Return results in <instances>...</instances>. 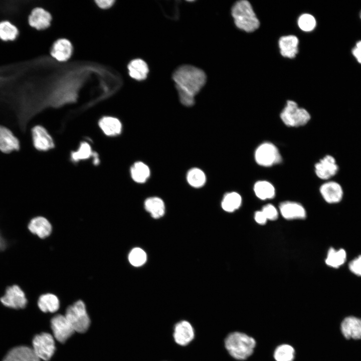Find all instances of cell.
Wrapping results in <instances>:
<instances>
[{"label":"cell","mask_w":361,"mask_h":361,"mask_svg":"<svg viewBox=\"0 0 361 361\" xmlns=\"http://www.w3.org/2000/svg\"><path fill=\"white\" fill-rule=\"evenodd\" d=\"M175 83L180 102L186 106L195 103V96L205 85L207 77L201 69L192 65H183L174 72Z\"/></svg>","instance_id":"1"},{"label":"cell","mask_w":361,"mask_h":361,"mask_svg":"<svg viewBox=\"0 0 361 361\" xmlns=\"http://www.w3.org/2000/svg\"><path fill=\"white\" fill-rule=\"evenodd\" d=\"M256 345V340L253 337L240 331L229 333L225 339L226 350L232 357L239 360L250 357Z\"/></svg>","instance_id":"2"},{"label":"cell","mask_w":361,"mask_h":361,"mask_svg":"<svg viewBox=\"0 0 361 361\" xmlns=\"http://www.w3.org/2000/svg\"><path fill=\"white\" fill-rule=\"evenodd\" d=\"M232 15L236 26L247 32H252L260 26L253 8L247 1L236 2L232 8Z\"/></svg>","instance_id":"3"},{"label":"cell","mask_w":361,"mask_h":361,"mask_svg":"<svg viewBox=\"0 0 361 361\" xmlns=\"http://www.w3.org/2000/svg\"><path fill=\"white\" fill-rule=\"evenodd\" d=\"M65 316L75 331L84 333L88 330L90 324V319L83 301L78 300L68 306Z\"/></svg>","instance_id":"4"},{"label":"cell","mask_w":361,"mask_h":361,"mask_svg":"<svg viewBox=\"0 0 361 361\" xmlns=\"http://www.w3.org/2000/svg\"><path fill=\"white\" fill-rule=\"evenodd\" d=\"M280 118L284 124L288 127H299L308 122L310 115L306 110L299 108L295 102L288 100L280 114Z\"/></svg>","instance_id":"5"},{"label":"cell","mask_w":361,"mask_h":361,"mask_svg":"<svg viewBox=\"0 0 361 361\" xmlns=\"http://www.w3.org/2000/svg\"><path fill=\"white\" fill-rule=\"evenodd\" d=\"M254 158L258 164L265 167L272 166L281 161V156L277 147L269 142H264L257 147Z\"/></svg>","instance_id":"6"},{"label":"cell","mask_w":361,"mask_h":361,"mask_svg":"<svg viewBox=\"0 0 361 361\" xmlns=\"http://www.w3.org/2000/svg\"><path fill=\"white\" fill-rule=\"evenodd\" d=\"M33 349L37 356L45 361H49L53 355L55 343L53 336L47 332L36 335L32 341Z\"/></svg>","instance_id":"7"},{"label":"cell","mask_w":361,"mask_h":361,"mask_svg":"<svg viewBox=\"0 0 361 361\" xmlns=\"http://www.w3.org/2000/svg\"><path fill=\"white\" fill-rule=\"evenodd\" d=\"M0 301L4 306L16 309L25 308L28 303L24 292L17 285L9 286Z\"/></svg>","instance_id":"8"},{"label":"cell","mask_w":361,"mask_h":361,"mask_svg":"<svg viewBox=\"0 0 361 361\" xmlns=\"http://www.w3.org/2000/svg\"><path fill=\"white\" fill-rule=\"evenodd\" d=\"M32 143L38 151H47L55 147L54 140L47 131L41 125H36L31 130Z\"/></svg>","instance_id":"9"},{"label":"cell","mask_w":361,"mask_h":361,"mask_svg":"<svg viewBox=\"0 0 361 361\" xmlns=\"http://www.w3.org/2000/svg\"><path fill=\"white\" fill-rule=\"evenodd\" d=\"M51 325L54 337L61 343H64L75 332L65 316L61 314L52 318Z\"/></svg>","instance_id":"10"},{"label":"cell","mask_w":361,"mask_h":361,"mask_svg":"<svg viewBox=\"0 0 361 361\" xmlns=\"http://www.w3.org/2000/svg\"><path fill=\"white\" fill-rule=\"evenodd\" d=\"M20 148L21 143L17 136L10 128L0 124V151L9 154Z\"/></svg>","instance_id":"11"},{"label":"cell","mask_w":361,"mask_h":361,"mask_svg":"<svg viewBox=\"0 0 361 361\" xmlns=\"http://www.w3.org/2000/svg\"><path fill=\"white\" fill-rule=\"evenodd\" d=\"M316 175L321 179L327 180L337 172L338 166L334 157L327 155L321 159L314 165Z\"/></svg>","instance_id":"12"},{"label":"cell","mask_w":361,"mask_h":361,"mask_svg":"<svg viewBox=\"0 0 361 361\" xmlns=\"http://www.w3.org/2000/svg\"><path fill=\"white\" fill-rule=\"evenodd\" d=\"M173 336L177 344L185 346L193 340L195 337L194 329L189 321L182 320L175 324Z\"/></svg>","instance_id":"13"},{"label":"cell","mask_w":361,"mask_h":361,"mask_svg":"<svg viewBox=\"0 0 361 361\" xmlns=\"http://www.w3.org/2000/svg\"><path fill=\"white\" fill-rule=\"evenodd\" d=\"M319 190L322 198L328 203H337L342 199V188L336 182L328 181L324 183L321 186Z\"/></svg>","instance_id":"14"},{"label":"cell","mask_w":361,"mask_h":361,"mask_svg":"<svg viewBox=\"0 0 361 361\" xmlns=\"http://www.w3.org/2000/svg\"><path fill=\"white\" fill-rule=\"evenodd\" d=\"M3 361H41L33 348L27 346H18L12 348Z\"/></svg>","instance_id":"15"},{"label":"cell","mask_w":361,"mask_h":361,"mask_svg":"<svg viewBox=\"0 0 361 361\" xmlns=\"http://www.w3.org/2000/svg\"><path fill=\"white\" fill-rule=\"evenodd\" d=\"M51 20V14L41 8L34 9L28 18L29 25L38 30H44L48 28Z\"/></svg>","instance_id":"16"},{"label":"cell","mask_w":361,"mask_h":361,"mask_svg":"<svg viewBox=\"0 0 361 361\" xmlns=\"http://www.w3.org/2000/svg\"><path fill=\"white\" fill-rule=\"evenodd\" d=\"M341 331L347 339H360L361 319L354 316L345 318L341 324Z\"/></svg>","instance_id":"17"},{"label":"cell","mask_w":361,"mask_h":361,"mask_svg":"<svg viewBox=\"0 0 361 361\" xmlns=\"http://www.w3.org/2000/svg\"><path fill=\"white\" fill-rule=\"evenodd\" d=\"M28 229L33 234L41 239L48 237L52 231V227L45 218L38 216L33 218L28 224Z\"/></svg>","instance_id":"18"},{"label":"cell","mask_w":361,"mask_h":361,"mask_svg":"<svg viewBox=\"0 0 361 361\" xmlns=\"http://www.w3.org/2000/svg\"><path fill=\"white\" fill-rule=\"evenodd\" d=\"M282 216L286 219H304L306 212L303 207L296 202H284L279 207Z\"/></svg>","instance_id":"19"},{"label":"cell","mask_w":361,"mask_h":361,"mask_svg":"<svg viewBox=\"0 0 361 361\" xmlns=\"http://www.w3.org/2000/svg\"><path fill=\"white\" fill-rule=\"evenodd\" d=\"M72 53V46L70 42L65 39L56 41L53 44L51 54L59 61H65L69 59Z\"/></svg>","instance_id":"20"},{"label":"cell","mask_w":361,"mask_h":361,"mask_svg":"<svg viewBox=\"0 0 361 361\" xmlns=\"http://www.w3.org/2000/svg\"><path fill=\"white\" fill-rule=\"evenodd\" d=\"M98 125L103 132L108 136H116L122 131V124L120 120L112 116H104L100 119Z\"/></svg>","instance_id":"21"},{"label":"cell","mask_w":361,"mask_h":361,"mask_svg":"<svg viewBox=\"0 0 361 361\" xmlns=\"http://www.w3.org/2000/svg\"><path fill=\"white\" fill-rule=\"evenodd\" d=\"M91 157H93L94 164L97 165L99 163L98 154L93 151L90 144L86 141L81 142L78 149L72 151L70 155L71 160L74 162L86 160Z\"/></svg>","instance_id":"22"},{"label":"cell","mask_w":361,"mask_h":361,"mask_svg":"<svg viewBox=\"0 0 361 361\" xmlns=\"http://www.w3.org/2000/svg\"><path fill=\"white\" fill-rule=\"evenodd\" d=\"M298 40L293 35L281 37L279 40V46L281 54L284 57L294 58L298 53Z\"/></svg>","instance_id":"23"},{"label":"cell","mask_w":361,"mask_h":361,"mask_svg":"<svg viewBox=\"0 0 361 361\" xmlns=\"http://www.w3.org/2000/svg\"><path fill=\"white\" fill-rule=\"evenodd\" d=\"M128 69L130 76L138 81L145 79L149 72L147 64L140 59L132 60L128 65Z\"/></svg>","instance_id":"24"},{"label":"cell","mask_w":361,"mask_h":361,"mask_svg":"<svg viewBox=\"0 0 361 361\" xmlns=\"http://www.w3.org/2000/svg\"><path fill=\"white\" fill-rule=\"evenodd\" d=\"M40 309L44 312L53 313L60 307V301L57 296L52 293H46L41 295L38 301Z\"/></svg>","instance_id":"25"},{"label":"cell","mask_w":361,"mask_h":361,"mask_svg":"<svg viewBox=\"0 0 361 361\" xmlns=\"http://www.w3.org/2000/svg\"><path fill=\"white\" fill-rule=\"evenodd\" d=\"M144 207L154 219H158L164 214V204L163 201L158 197L147 199L144 202Z\"/></svg>","instance_id":"26"},{"label":"cell","mask_w":361,"mask_h":361,"mask_svg":"<svg viewBox=\"0 0 361 361\" xmlns=\"http://www.w3.org/2000/svg\"><path fill=\"white\" fill-rule=\"evenodd\" d=\"M130 175L132 179L137 183H144L150 175L148 166L141 161L135 162L130 168Z\"/></svg>","instance_id":"27"},{"label":"cell","mask_w":361,"mask_h":361,"mask_svg":"<svg viewBox=\"0 0 361 361\" xmlns=\"http://www.w3.org/2000/svg\"><path fill=\"white\" fill-rule=\"evenodd\" d=\"M254 191L256 196L262 200L272 199L275 194L274 186L266 180L257 182L254 186Z\"/></svg>","instance_id":"28"},{"label":"cell","mask_w":361,"mask_h":361,"mask_svg":"<svg viewBox=\"0 0 361 361\" xmlns=\"http://www.w3.org/2000/svg\"><path fill=\"white\" fill-rule=\"evenodd\" d=\"M346 259V254L344 249L336 250L331 248L328 251L325 263L327 265L336 268L343 265Z\"/></svg>","instance_id":"29"},{"label":"cell","mask_w":361,"mask_h":361,"mask_svg":"<svg viewBox=\"0 0 361 361\" xmlns=\"http://www.w3.org/2000/svg\"><path fill=\"white\" fill-rule=\"evenodd\" d=\"M295 354V349L292 345L283 343L275 349L273 357L276 361H293Z\"/></svg>","instance_id":"30"},{"label":"cell","mask_w":361,"mask_h":361,"mask_svg":"<svg viewBox=\"0 0 361 361\" xmlns=\"http://www.w3.org/2000/svg\"><path fill=\"white\" fill-rule=\"evenodd\" d=\"M242 203V198L236 192L226 194L222 202V207L228 212H232L239 209Z\"/></svg>","instance_id":"31"},{"label":"cell","mask_w":361,"mask_h":361,"mask_svg":"<svg viewBox=\"0 0 361 361\" xmlns=\"http://www.w3.org/2000/svg\"><path fill=\"white\" fill-rule=\"evenodd\" d=\"M18 28L8 21L0 22V39L4 41L15 40L19 36Z\"/></svg>","instance_id":"32"},{"label":"cell","mask_w":361,"mask_h":361,"mask_svg":"<svg viewBox=\"0 0 361 361\" xmlns=\"http://www.w3.org/2000/svg\"><path fill=\"white\" fill-rule=\"evenodd\" d=\"M187 179L192 187L199 188L203 187L206 181L205 173L198 168H193L189 170Z\"/></svg>","instance_id":"33"},{"label":"cell","mask_w":361,"mask_h":361,"mask_svg":"<svg viewBox=\"0 0 361 361\" xmlns=\"http://www.w3.org/2000/svg\"><path fill=\"white\" fill-rule=\"evenodd\" d=\"M128 260L132 265L139 267L146 262V253L140 248H134L129 254Z\"/></svg>","instance_id":"34"},{"label":"cell","mask_w":361,"mask_h":361,"mask_svg":"<svg viewBox=\"0 0 361 361\" xmlns=\"http://www.w3.org/2000/svg\"><path fill=\"white\" fill-rule=\"evenodd\" d=\"M298 24L299 28L303 31L310 32L315 27L316 21L312 15L305 14L299 18Z\"/></svg>","instance_id":"35"},{"label":"cell","mask_w":361,"mask_h":361,"mask_svg":"<svg viewBox=\"0 0 361 361\" xmlns=\"http://www.w3.org/2000/svg\"><path fill=\"white\" fill-rule=\"evenodd\" d=\"M262 212L265 216L267 219L270 220H275L278 217V212L276 208L271 204H267L264 206Z\"/></svg>","instance_id":"36"},{"label":"cell","mask_w":361,"mask_h":361,"mask_svg":"<svg viewBox=\"0 0 361 361\" xmlns=\"http://www.w3.org/2000/svg\"><path fill=\"white\" fill-rule=\"evenodd\" d=\"M349 268L353 273L361 276V255L354 259L349 263Z\"/></svg>","instance_id":"37"},{"label":"cell","mask_w":361,"mask_h":361,"mask_svg":"<svg viewBox=\"0 0 361 361\" xmlns=\"http://www.w3.org/2000/svg\"><path fill=\"white\" fill-rule=\"evenodd\" d=\"M352 54L357 62L361 64V41L357 42L352 49Z\"/></svg>","instance_id":"38"},{"label":"cell","mask_w":361,"mask_h":361,"mask_svg":"<svg viewBox=\"0 0 361 361\" xmlns=\"http://www.w3.org/2000/svg\"><path fill=\"white\" fill-rule=\"evenodd\" d=\"M97 5L100 8L105 9L112 6L114 3L113 0H99L95 1Z\"/></svg>","instance_id":"39"},{"label":"cell","mask_w":361,"mask_h":361,"mask_svg":"<svg viewBox=\"0 0 361 361\" xmlns=\"http://www.w3.org/2000/svg\"><path fill=\"white\" fill-rule=\"evenodd\" d=\"M254 218L256 222L261 225L265 224L267 220L262 211H257L255 214Z\"/></svg>","instance_id":"40"},{"label":"cell","mask_w":361,"mask_h":361,"mask_svg":"<svg viewBox=\"0 0 361 361\" xmlns=\"http://www.w3.org/2000/svg\"><path fill=\"white\" fill-rule=\"evenodd\" d=\"M7 242L0 232V251H3L7 247Z\"/></svg>","instance_id":"41"},{"label":"cell","mask_w":361,"mask_h":361,"mask_svg":"<svg viewBox=\"0 0 361 361\" xmlns=\"http://www.w3.org/2000/svg\"><path fill=\"white\" fill-rule=\"evenodd\" d=\"M359 16H360V19H361V12H360Z\"/></svg>","instance_id":"42"}]
</instances>
